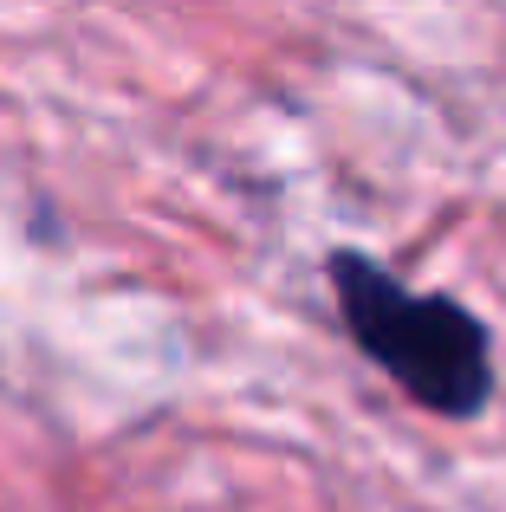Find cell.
I'll return each mask as SVG.
<instances>
[{"label":"cell","mask_w":506,"mask_h":512,"mask_svg":"<svg viewBox=\"0 0 506 512\" xmlns=\"http://www.w3.org/2000/svg\"><path fill=\"white\" fill-rule=\"evenodd\" d=\"M331 299L351 344L403 389L416 409L442 422H474L494 396V338L448 292H416L357 247H331Z\"/></svg>","instance_id":"obj_1"}]
</instances>
